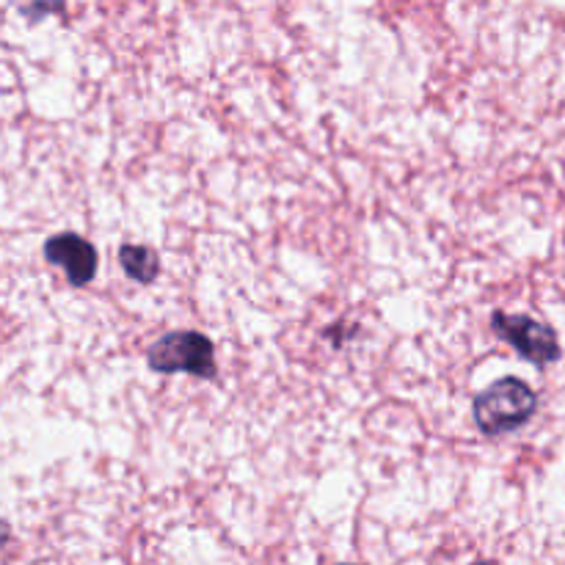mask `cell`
<instances>
[{
    "instance_id": "obj_1",
    "label": "cell",
    "mask_w": 565,
    "mask_h": 565,
    "mask_svg": "<svg viewBox=\"0 0 565 565\" xmlns=\"http://www.w3.org/2000/svg\"><path fill=\"white\" fill-rule=\"evenodd\" d=\"M539 408V397L522 379H502L475 397V423L483 434L502 436L522 428Z\"/></svg>"
},
{
    "instance_id": "obj_4",
    "label": "cell",
    "mask_w": 565,
    "mask_h": 565,
    "mask_svg": "<svg viewBox=\"0 0 565 565\" xmlns=\"http://www.w3.org/2000/svg\"><path fill=\"white\" fill-rule=\"evenodd\" d=\"M44 257L50 265L64 268L66 279L72 287H86L97 274V252L86 237L75 232H61L44 243Z\"/></svg>"
},
{
    "instance_id": "obj_2",
    "label": "cell",
    "mask_w": 565,
    "mask_h": 565,
    "mask_svg": "<svg viewBox=\"0 0 565 565\" xmlns=\"http://www.w3.org/2000/svg\"><path fill=\"white\" fill-rule=\"evenodd\" d=\"M154 373H191L199 379H215V348L210 337L199 331H171L160 337L147 356Z\"/></svg>"
},
{
    "instance_id": "obj_3",
    "label": "cell",
    "mask_w": 565,
    "mask_h": 565,
    "mask_svg": "<svg viewBox=\"0 0 565 565\" xmlns=\"http://www.w3.org/2000/svg\"><path fill=\"white\" fill-rule=\"evenodd\" d=\"M491 326H494V331L508 345L516 348L533 364L544 367V364H552L561 359V342H557L555 329H550L546 323H539V320L527 318V315L494 312Z\"/></svg>"
},
{
    "instance_id": "obj_6",
    "label": "cell",
    "mask_w": 565,
    "mask_h": 565,
    "mask_svg": "<svg viewBox=\"0 0 565 565\" xmlns=\"http://www.w3.org/2000/svg\"><path fill=\"white\" fill-rule=\"evenodd\" d=\"M9 539H11V530H9V524H6V522H0V550H3V546L9 544Z\"/></svg>"
},
{
    "instance_id": "obj_5",
    "label": "cell",
    "mask_w": 565,
    "mask_h": 565,
    "mask_svg": "<svg viewBox=\"0 0 565 565\" xmlns=\"http://www.w3.org/2000/svg\"><path fill=\"white\" fill-rule=\"evenodd\" d=\"M119 263L130 279L149 285L154 276L160 274V257L149 246H136V243H125L119 248Z\"/></svg>"
}]
</instances>
